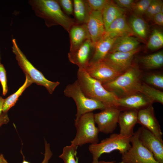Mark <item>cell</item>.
Masks as SVG:
<instances>
[{
  "label": "cell",
  "instance_id": "cell-7",
  "mask_svg": "<svg viewBox=\"0 0 163 163\" xmlns=\"http://www.w3.org/2000/svg\"><path fill=\"white\" fill-rule=\"evenodd\" d=\"M95 124L92 112L82 115L75 121L77 132L75 137L71 141V144L78 147L88 143L94 144L98 143L99 131Z\"/></svg>",
  "mask_w": 163,
  "mask_h": 163
},
{
  "label": "cell",
  "instance_id": "cell-42",
  "mask_svg": "<svg viewBox=\"0 0 163 163\" xmlns=\"http://www.w3.org/2000/svg\"><path fill=\"white\" fill-rule=\"evenodd\" d=\"M97 163H115L113 161H98ZM118 163H124L123 162Z\"/></svg>",
  "mask_w": 163,
  "mask_h": 163
},
{
  "label": "cell",
  "instance_id": "cell-5",
  "mask_svg": "<svg viewBox=\"0 0 163 163\" xmlns=\"http://www.w3.org/2000/svg\"><path fill=\"white\" fill-rule=\"evenodd\" d=\"M12 51L15 56L18 64L25 75L38 85L43 86L52 94L60 84L58 82H52L46 79L40 71L36 69L27 59L18 47L15 39L12 40Z\"/></svg>",
  "mask_w": 163,
  "mask_h": 163
},
{
  "label": "cell",
  "instance_id": "cell-28",
  "mask_svg": "<svg viewBox=\"0 0 163 163\" xmlns=\"http://www.w3.org/2000/svg\"><path fill=\"white\" fill-rule=\"evenodd\" d=\"M78 146L71 144L64 147L62 153L59 156L64 163H78L77 157V149Z\"/></svg>",
  "mask_w": 163,
  "mask_h": 163
},
{
  "label": "cell",
  "instance_id": "cell-40",
  "mask_svg": "<svg viewBox=\"0 0 163 163\" xmlns=\"http://www.w3.org/2000/svg\"><path fill=\"white\" fill-rule=\"evenodd\" d=\"M4 100V99L0 96V116L2 113V108Z\"/></svg>",
  "mask_w": 163,
  "mask_h": 163
},
{
  "label": "cell",
  "instance_id": "cell-24",
  "mask_svg": "<svg viewBox=\"0 0 163 163\" xmlns=\"http://www.w3.org/2000/svg\"><path fill=\"white\" fill-rule=\"evenodd\" d=\"M138 60L147 69L151 70L161 67L163 65V52H158L140 57Z\"/></svg>",
  "mask_w": 163,
  "mask_h": 163
},
{
  "label": "cell",
  "instance_id": "cell-18",
  "mask_svg": "<svg viewBox=\"0 0 163 163\" xmlns=\"http://www.w3.org/2000/svg\"><path fill=\"white\" fill-rule=\"evenodd\" d=\"M127 35L135 36L124 14L110 24L103 37H116Z\"/></svg>",
  "mask_w": 163,
  "mask_h": 163
},
{
  "label": "cell",
  "instance_id": "cell-3",
  "mask_svg": "<svg viewBox=\"0 0 163 163\" xmlns=\"http://www.w3.org/2000/svg\"><path fill=\"white\" fill-rule=\"evenodd\" d=\"M141 72L139 68L132 65L114 79L102 85L106 90L119 98L138 92L141 84Z\"/></svg>",
  "mask_w": 163,
  "mask_h": 163
},
{
  "label": "cell",
  "instance_id": "cell-15",
  "mask_svg": "<svg viewBox=\"0 0 163 163\" xmlns=\"http://www.w3.org/2000/svg\"><path fill=\"white\" fill-rule=\"evenodd\" d=\"M85 24L94 44L103 37L105 33L102 11L91 10Z\"/></svg>",
  "mask_w": 163,
  "mask_h": 163
},
{
  "label": "cell",
  "instance_id": "cell-12",
  "mask_svg": "<svg viewBox=\"0 0 163 163\" xmlns=\"http://www.w3.org/2000/svg\"><path fill=\"white\" fill-rule=\"evenodd\" d=\"M140 50L139 47L129 52L109 53L104 60L118 72L122 73L132 66L135 55Z\"/></svg>",
  "mask_w": 163,
  "mask_h": 163
},
{
  "label": "cell",
  "instance_id": "cell-22",
  "mask_svg": "<svg viewBox=\"0 0 163 163\" xmlns=\"http://www.w3.org/2000/svg\"><path fill=\"white\" fill-rule=\"evenodd\" d=\"M125 9L120 8L113 1L107 4L102 11L105 31L115 20L124 14Z\"/></svg>",
  "mask_w": 163,
  "mask_h": 163
},
{
  "label": "cell",
  "instance_id": "cell-17",
  "mask_svg": "<svg viewBox=\"0 0 163 163\" xmlns=\"http://www.w3.org/2000/svg\"><path fill=\"white\" fill-rule=\"evenodd\" d=\"M138 112L136 110H129L120 112L118 122L120 127V134L133 135L134 128L137 123Z\"/></svg>",
  "mask_w": 163,
  "mask_h": 163
},
{
  "label": "cell",
  "instance_id": "cell-6",
  "mask_svg": "<svg viewBox=\"0 0 163 163\" xmlns=\"http://www.w3.org/2000/svg\"><path fill=\"white\" fill-rule=\"evenodd\" d=\"M63 92L65 96L72 98L76 104L77 113L75 121L85 113L97 109L102 110L106 107L101 102L86 96L81 90L77 80L72 84L68 85Z\"/></svg>",
  "mask_w": 163,
  "mask_h": 163
},
{
  "label": "cell",
  "instance_id": "cell-37",
  "mask_svg": "<svg viewBox=\"0 0 163 163\" xmlns=\"http://www.w3.org/2000/svg\"><path fill=\"white\" fill-rule=\"evenodd\" d=\"M113 2L122 8H131L135 1L133 0H115Z\"/></svg>",
  "mask_w": 163,
  "mask_h": 163
},
{
  "label": "cell",
  "instance_id": "cell-10",
  "mask_svg": "<svg viewBox=\"0 0 163 163\" xmlns=\"http://www.w3.org/2000/svg\"><path fill=\"white\" fill-rule=\"evenodd\" d=\"M84 69L91 77L102 84L113 81L122 74L116 71L104 60L90 63Z\"/></svg>",
  "mask_w": 163,
  "mask_h": 163
},
{
  "label": "cell",
  "instance_id": "cell-14",
  "mask_svg": "<svg viewBox=\"0 0 163 163\" xmlns=\"http://www.w3.org/2000/svg\"><path fill=\"white\" fill-rule=\"evenodd\" d=\"M94 45L91 39H88L68 54L69 61L78 68L85 69L89 64L92 56Z\"/></svg>",
  "mask_w": 163,
  "mask_h": 163
},
{
  "label": "cell",
  "instance_id": "cell-1",
  "mask_svg": "<svg viewBox=\"0 0 163 163\" xmlns=\"http://www.w3.org/2000/svg\"><path fill=\"white\" fill-rule=\"evenodd\" d=\"M28 3L36 15L43 19L48 27L60 25L69 32L76 23L74 19L65 13L57 0H30Z\"/></svg>",
  "mask_w": 163,
  "mask_h": 163
},
{
  "label": "cell",
  "instance_id": "cell-31",
  "mask_svg": "<svg viewBox=\"0 0 163 163\" xmlns=\"http://www.w3.org/2000/svg\"><path fill=\"white\" fill-rule=\"evenodd\" d=\"M152 0H141L135 2L131 9L134 14L141 16L145 14Z\"/></svg>",
  "mask_w": 163,
  "mask_h": 163
},
{
  "label": "cell",
  "instance_id": "cell-32",
  "mask_svg": "<svg viewBox=\"0 0 163 163\" xmlns=\"http://www.w3.org/2000/svg\"><path fill=\"white\" fill-rule=\"evenodd\" d=\"M145 82L155 88L163 89V75L160 73H152L147 76L145 78Z\"/></svg>",
  "mask_w": 163,
  "mask_h": 163
},
{
  "label": "cell",
  "instance_id": "cell-41",
  "mask_svg": "<svg viewBox=\"0 0 163 163\" xmlns=\"http://www.w3.org/2000/svg\"><path fill=\"white\" fill-rule=\"evenodd\" d=\"M0 163H8L2 154H0Z\"/></svg>",
  "mask_w": 163,
  "mask_h": 163
},
{
  "label": "cell",
  "instance_id": "cell-36",
  "mask_svg": "<svg viewBox=\"0 0 163 163\" xmlns=\"http://www.w3.org/2000/svg\"><path fill=\"white\" fill-rule=\"evenodd\" d=\"M45 153L44 154V159L41 163H48L49 161L51 159L53 154L50 148V145L48 143L46 140L44 139ZM23 157V161L21 163H31L25 160V157L21 151Z\"/></svg>",
  "mask_w": 163,
  "mask_h": 163
},
{
  "label": "cell",
  "instance_id": "cell-29",
  "mask_svg": "<svg viewBox=\"0 0 163 163\" xmlns=\"http://www.w3.org/2000/svg\"><path fill=\"white\" fill-rule=\"evenodd\" d=\"M163 46L162 32L158 29H154L147 42V48L151 50H155L160 49Z\"/></svg>",
  "mask_w": 163,
  "mask_h": 163
},
{
  "label": "cell",
  "instance_id": "cell-9",
  "mask_svg": "<svg viewBox=\"0 0 163 163\" xmlns=\"http://www.w3.org/2000/svg\"><path fill=\"white\" fill-rule=\"evenodd\" d=\"M121 112L117 108L106 107L101 112L94 114V121L99 132L112 133L116 128Z\"/></svg>",
  "mask_w": 163,
  "mask_h": 163
},
{
  "label": "cell",
  "instance_id": "cell-20",
  "mask_svg": "<svg viewBox=\"0 0 163 163\" xmlns=\"http://www.w3.org/2000/svg\"><path fill=\"white\" fill-rule=\"evenodd\" d=\"M117 37H103L95 43L93 54L89 63L103 60Z\"/></svg>",
  "mask_w": 163,
  "mask_h": 163
},
{
  "label": "cell",
  "instance_id": "cell-34",
  "mask_svg": "<svg viewBox=\"0 0 163 163\" xmlns=\"http://www.w3.org/2000/svg\"><path fill=\"white\" fill-rule=\"evenodd\" d=\"M61 8L66 15L73 14V1L72 0H57Z\"/></svg>",
  "mask_w": 163,
  "mask_h": 163
},
{
  "label": "cell",
  "instance_id": "cell-39",
  "mask_svg": "<svg viewBox=\"0 0 163 163\" xmlns=\"http://www.w3.org/2000/svg\"><path fill=\"white\" fill-rule=\"evenodd\" d=\"M9 120L7 113H2L0 116V127L3 125L7 124Z\"/></svg>",
  "mask_w": 163,
  "mask_h": 163
},
{
  "label": "cell",
  "instance_id": "cell-8",
  "mask_svg": "<svg viewBox=\"0 0 163 163\" xmlns=\"http://www.w3.org/2000/svg\"><path fill=\"white\" fill-rule=\"evenodd\" d=\"M139 129L131 136V147L122 155V161L124 163H158L153 155L139 139Z\"/></svg>",
  "mask_w": 163,
  "mask_h": 163
},
{
  "label": "cell",
  "instance_id": "cell-23",
  "mask_svg": "<svg viewBox=\"0 0 163 163\" xmlns=\"http://www.w3.org/2000/svg\"><path fill=\"white\" fill-rule=\"evenodd\" d=\"M129 24L136 37L146 41L149 33L146 22L140 16L133 14L129 20Z\"/></svg>",
  "mask_w": 163,
  "mask_h": 163
},
{
  "label": "cell",
  "instance_id": "cell-16",
  "mask_svg": "<svg viewBox=\"0 0 163 163\" xmlns=\"http://www.w3.org/2000/svg\"><path fill=\"white\" fill-rule=\"evenodd\" d=\"M118 101L121 111L129 110L138 111L153 103L148 97L138 92L118 98Z\"/></svg>",
  "mask_w": 163,
  "mask_h": 163
},
{
  "label": "cell",
  "instance_id": "cell-33",
  "mask_svg": "<svg viewBox=\"0 0 163 163\" xmlns=\"http://www.w3.org/2000/svg\"><path fill=\"white\" fill-rule=\"evenodd\" d=\"M85 1L91 10L102 11L106 6L111 1L108 0H86Z\"/></svg>",
  "mask_w": 163,
  "mask_h": 163
},
{
  "label": "cell",
  "instance_id": "cell-13",
  "mask_svg": "<svg viewBox=\"0 0 163 163\" xmlns=\"http://www.w3.org/2000/svg\"><path fill=\"white\" fill-rule=\"evenodd\" d=\"M138 129L139 138L141 142L152 153L158 163H163V142L143 127H139Z\"/></svg>",
  "mask_w": 163,
  "mask_h": 163
},
{
  "label": "cell",
  "instance_id": "cell-21",
  "mask_svg": "<svg viewBox=\"0 0 163 163\" xmlns=\"http://www.w3.org/2000/svg\"><path fill=\"white\" fill-rule=\"evenodd\" d=\"M139 44L137 39L133 36L119 37L115 41L109 53L129 52L139 47Z\"/></svg>",
  "mask_w": 163,
  "mask_h": 163
},
{
  "label": "cell",
  "instance_id": "cell-27",
  "mask_svg": "<svg viewBox=\"0 0 163 163\" xmlns=\"http://www.w3.org/2000/svg\"><path fill=\"white\" fill-rule=\"evenodd\" d=\"M138 92L144 94L153 103L156 102L163 104V92L153 87L146 84L141 83Z\"/></svg>",
  "mask_w": 163,
  "mask_h": 163
},
{
  "label": "cell",
  "instance_id": "cell-26",
  "mask_svg": "<svg viewBox=\"0 0 163 163\" xmlns=\"http://www.w3.org/2000/svg\"><path fill=\"white\" fill-rule=\"evenodd\" d=\"M25 80L23 85L16 92L4 99L2 113H7L11 107L14 106L18 100L19 97L24 90L33 83L32 81L27 75H25Z\"/></svg>",
  "mask_w": 163,
  "mask_h": 163
},
{
  "label": "cell",
  "instance_id": "cell-35",
  "mask_svg": "<svg viewBox=\"0 0 163 163\" xmlns=\"http://www.w3.org/2000/svg\"><path fill=\"white\" fill-rule=\"evenodd\" d=\"M0 82L2 86V94L6 95L8 91L6 72L4 65L0 63Z\"/></svg>",
  "mask_w": 163,
  "mask_h": 163
},
{
  "label": "cell",
  "instance_id": "cell-2",
  "mask_svg": "<svg viewBox=\"0 0 163 163\" xmlns=\"http://www.w3.org/2000/svg\"><path fill=\"white\" fill-rule=\"evenodd\" d=\"M77 75V80L86 96L101 102L106 107L119 108L118 98L106 90L100 82L91 77L84 69L78 68Z\"/></svg>",
  "mask_w": 163,
  "mask_h": 163
},
{
  "label": "cell",
  "instance_id": "cell-19",
  "mask_svg": "<svg viewBox=\"0 0 163 163\" xmlns=\"http://www.w3.org/2000/svg\"><path fill=\"white\" fill-rule=\"evenodd\" d=\"M70 41L69 51H72L88 39H91L85 24L75 23L70 28L68 32Z\"/></svg>",
  "mask_w": 163,
  "mask_h": 163
},
{
  "label": "cell",
  "instance_id": "cell-4",
  "mask_svg": "<svg viewBox=\"0 0 163 163\" xmlns=\"http://www.w3.org/2000/svg\"><path fill=\"white\" fill-rule=\"evenodd\" d=\"M132 136L112 133L100 142L89 145L88 149L92 157L91 163H97L101 155L104 153L116 150L119 151L122 155L126 153L131 147L130 143Z\"/></svg>",
  "mask_w": 163,
  "mask_h": 163
},
{
  "label": "cell",
  "instance_id": "cell-25",
  "mask_svg": "<svg viewBox=\"0 0 163 163\" xmlns=\"http://www.w3.org/2000/svg\"><path fill=\"white\" fill-rule=\"evenodd\" d=\"M73 14L76 24H85L91 10L85 0H74Z\"/></svg>",
  "mask_w": 163,
  "mask_h": 163
},
{
  "label": "cell",
  "instance_id": "cell-43",
  "mask_svg": "<svg viewBox=\"0 0 163 163\" xmlns=\"http://www.w3.org/2000/svg\"><path fill=\"white\" fill-rule=\"evenodd\" d=\"M1 63V58H0V63Z\"/></svg>",
  "mask_w": 163,
  "mask_h": 163
},
{
  "label": "cell",
  "instance_id": "cell-38",
  "mask_svg": "<svg viewBox=\"0 0 163 163\" xmlns=\"http://www.w3.org/2000/svg\"><path fill=\"white\" fill-rule=\"evenodd\" d=\"M152 20L156 24L160 26L163 25V13L161 12L155 14L152 18Z\"/></svg>",
  "mask_w": 163,
  "mask_h": 163
},
{
  "label": "cell",
  "instance_id": "cell-11",
  "mask_svg": "<svg viewBox=\"0 0 163 163\" xmlns=\"http://www.w3.org/2000/svg\"><path fill=\"white\" fill-rule=\"evenodd\" d=\"M137 123L149 131L163 142V133L160 126L155 117L152 104L138 111Z\"/></svg>",
  "mask_w": 163,
  "mask_h": 163
},
{
  "label": "cell",
  "instance_id": "cell-30",
  "mask_svg": "<svg viewBox=\"0 0 163 163\" xmlns=\"http://www.w3.org/2000/svg\"><path fill=\"white\" fill-rule=\"evenodd\" d=\"M163 2L160 0H152L145 14L149 19H152L157 14L163 12Z\"/></svg>",
  "mask_w": 163,
  "mask_h": 163
}]
</instances>
